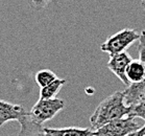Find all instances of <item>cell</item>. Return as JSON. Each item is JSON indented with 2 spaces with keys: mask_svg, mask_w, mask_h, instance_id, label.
<instances>
[{
  "mask_svg": "<svg viewBox=\"0 0 145 136\" xmlns=\"http://www.w3.org/2000/svg\"><path fill=\"white\" fill-rule=\"evenodd\" d=\"M126 76L131 85L123 93L126 105L132 106L145 96V30H142L139 39V59L129 62Z\"/></svg>",
  "mask_w": 145,
  "mask_h": 136,
  "instance_id": "1",
  "label": "cell"
},
{
  "mask_svg": "<svg viewBox=\"0 0 145 136\" xmlns=\"http://www.w3.org/2000/svg\"><path fill=\"white\" fill-rule=\"evenodd\" d=\"M129 107L126 105L123 91H117L101 101L90 117L91 128L94 131L117 118L127 116Z\"/></svg>",
  "mask_w": 145,
  "mask_h": 136,
  "instance_id": "2",
  "label": "cell"
},
{
  "mask_svg": "<svg viewBox=\"0 0 145 136\" xmlns=\"http://www.w3.org/2000/svg\"><path fill=\"white\" fill-rule=\"evenodd\" d=\"M140 35L141 34H138L137 30L132 28L121 30L105 41L100 45V49L103 53H109L110 56L125 51L127 47L140 39Z\"/></svg>",
  "mask_w": 145,
  "mask_h": 136,
  "instance_id": "3",
  "label": "cell"
},
{
  "mask_svg": "<svg viewBox=\"0 0 145 136\" xmlns=\"http://www.w3.org/2000/svg\"><path fill=\"white\" fill-rule=\"evenodd\" d=\"M65 108V102L61 99H42L40 97L29 112L30 117L37 123L43 125L47 120L53 117Z\"/></svg>",
  "mask_w": 145,
  "mask_h": 136,
  "instance_id": "4",
  "label": "cell"
},
{
  "mask_svg": "<svg viewBox=\"0 0 145 136\" xmlns=\"http://www.w3.org/2000/svg\"><path fill=\"white\" fill-rule=\"evenodd\" d=\"M141 128L135 118L126 116V118H117L103 125L94 131L95 136H125Z\"/></svg>",
  "mask_w": 145,
  "mask_h": 136,
  "instance_id": "5",
  "label": "cell"
},
{
  "mask_svg": "<svg viewBox=\"0 0 145 136\" xmlns=\"http://www.w3.org/2000/svg\"><path fill=\"white\" fill-rule=\"evenodd\" d=\"M132 60L133 59L131 58L129 53L126 51H122V53H115V55L110 56V60L108 62V64H106V67L126 87L131 85L129 81L127 80V76H126V68H127L129 62Z\"/></svg>",
  "mask_w": 145,
  "mask_h": 136,
  "instance_id": "6",
  "label": "cell"
},
{
  "mask_svg": "<svg viewBox=\"0 0 145 136\" xmlns=\"http://www.w3.org/2000/svg\"><path fill=\"white\" fill-rule=\"evenodd\" d=\"M29 112H27L21 105H14L8 102L0 100V127L10 120L20 122L23 117L27 116Z\"/></svg>",
  "mask_w": 145,
  "mask_h": 136,
  "instance_id": "7",
  "label": "cell"
},
{
  "mask_svg": "<svg viewBox=\"0 0 145 136\" xmlns=\"http://www.w3.org/2000/svg\"><path fill=\"white\" fill-rule=\"evenodd\" d=\"M47 136H95L92 128H44Z\"/></svg>",
  "mask_w": 145,
  "mask_h": 136,
  "instance_id": "8",
  "label": "cell"
},
{
  "mask_svg": "<svg viewBox=\"0 0 145 136\" xmlns=\"http://www.w3.org/2000/svg\"><path fill=\"white\" fill-rule=\"evenodd\" d=\"M19 123L21 128L18 136H47L42 124L33 120L29 114L23 117Z\"/></svg>",
  "mask_w": 145,
  "mask_h": 136,
  "instance_id": "9",
  "label": "cell"
},
{
  "mask_svg": "<svg viewBox=\"0 0 145 136\" xmlns=\"http://www.w3.org/2000/svg\"><path fill=\"white\" fill-rule=\"evenodd\" d=\"M65 84H66V80L56 78L52 83H50L49 85L41 88V90H40V97H42V99H53V97H56V94L59 92V90L62 89V87Z\"/></svg>",
  "mask_w": 145,
  "mask_h": 136,
  "instance_id": "10",
  "label": "cell"
},
{
  "mask_svg": "<svg viewBox=\"0 0 145 136\" xmlns=\"http://www.w3.org/2000/svg\"><path fill=\"white\" fill-rule=\"evenodd\" d=\"M57 76H56V73L51 71L49 69H42L38 71L36 74V82L39 85V87L43 88V87L49 85L50 83H52L53 81L56 80Z\"/></svg>",
  "mask_w": 145,
  "mask_h": 136,
  "instance_id": "11",
  "label": "cell"
},
{
  "mask_svg": "<svg viewBox=\"0 0 145 136\" xmlns=\"http://www.w3.org/2000/svg\"><path fill=\"white\" fill-rule=\"evenodd\" d=\"M129 114L127 116L129 117H133V118H141L145 122V96L143 99L137 102L136 104L132 105V106H129Z\"/></svg>",
  "mask_w": 145,
  "mask_h": 136,
  "instance_id": "12",
  "label": "cell"
},
{
  "mask_svg": "<svg viewBox=\"0 0 145 136\" xmlns=\"http://www.w3.org/2000/svg\"><path fill=\"white\" fill-rule=\"evenodd\" d=\"M27 1H28L31 9L36 11H40L45 9L51 0H27Z\"/></svg>",
  "mask_w": 145,
  "mask_h": 136,
  "instance_id": "13",
  "label": "cell"
},
{
  "mask_svg": "<svg viewBox=\"0 0 145 136\" xmlns=\"http://www.w3.org/2000/svg\"><path fill=\"white\" fill-rule=\"evenodd\" d=\"M145 134V125L143 127H141L139 130H137V131H135V132H132L129 133V134H127V135L125 136H142Z\"/></svg>",
  "mask_w": 145,
  "mask_h": 136,
  "instance_id": "14",
  "label": "cell"
},
{
  "mask_svg": "<svg viewBox=\"0 0 145 136\" xmlns=\"http://www.w3.org/2000/svg\"><path fill=\"white\" fill-rule=\"evenodd\" d=\"M140 1H141L142 7H143V9H144V11H145V0H140Z\"/></svg>",
  "mask_w": 145,
  "mask_h": 136,
  "instance_id": "15",
  "label": "cell"
},
{
  "mask_svg": "<svg viewBox=\"0 0 145 136\" xmlns=\"http://www.w3.org/2000/svg\"><path fill=\"white\" fill-rule=\"evenodd\" d=\"M142 136H145V134H144V135H142Z\"/></svg>",
  "mask_w": 145,
  "mask_h": 136,
  "instance_id": "16",
  "label": "cell"
}]
</instances>
